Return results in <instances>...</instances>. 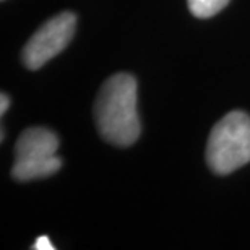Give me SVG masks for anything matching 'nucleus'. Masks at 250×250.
Returning <instances> with one entry per match:
<instances>
[{
    "label": "nucleus",
    "instance_id": "f257e3e1",
    "mask_svg": "<svg viewBox=\"0 0 250 250\" xmlns=\"http://www.w3.org/2000/svg\"><path fill=\"white\" fill-rule=\"evenodd\" d=\"M94 121L101 137L117 146H130L140 137L137 82L130 73H116L101 86L94 103Z\"/></svg>",
    "mask_w": 250,
    "mask_h": 250
},
{
    "label": "nucleus",
    "instance_id": "f03ea898",
    "mask_svg": "<svg viewBox=\"0 0 250 250\" xmlns=\"http://www.w3.org/2000/svg\"><path fill=\"white\" fill-rule=\"evenodd\" d=\"M207 161L219 176L250 163V117L246 112L232 111L214 125L207 145Z\"/></svg>",
    "mask_w": 250,
    "mask_h": 250
},
{
    "label": "nucleus",
    "instance_id": "7ed1b4c3",
    "mask_svg": "<svg viewBox=\"0 0 250 250\" xmlns=\"http://www.w3.org/2000/svg\"><path fill=\"white\" fill-rule=\"evenodd\" d=\"M57 149L59 138L49 128H26L15 145L12 177L15 181L26 182L56 174L62 166L61 158L56 154Z\"/></svg>",
    "mask_w": 250,
    "mask_h": 250
},
{
    "label": "nucleus",
    "instance_id": "20e7f679",
    "mask_svg": "<svg viewBox=\"0 0 250 250\" xmlns=\"http://www.w3.org/2000/svg\"><path fill=\"white\" fill-rule=\"evenodd\" d=\"M75 24H77V17L72 12L59 13L47 20L23 47V63L29 70H38L52 57L61 54L72 41Z\"/></svg>",
    "mask_w": 250,
    "mask_h": 250
},
{
    "label": "nucleus",
    "instance_id": "39448f33",
    "mask_svg": "<svg viewBox=\"0 0 250 250\" xmlns=\"http://www.w3.org/2000/svg\"><path fill=\"white\" fill-rule=\"evenodd\" d=\"M188 10L197 18H209L219 13L229 3V0H187Z\"/></svg>",
    "mask_w": 250,
    "mask_h": 250
},
{
    "label": "nucleus",
    "instance_id": "423d86ee",
    "mask_svg": "<svg viewBox=\"0 0 250 250\" xmlns=\"http://www.w3.org/2000/svg\"><path fill=\"white\" fill-rule=\"evenodd\" d=\"M33 249L34 250H52L54 246H52V242L49 241L47 236H41V237H38L36 242L33 244Z\"/></svg>",
    "mask_w": 250,
    "mask_h": 250
},
{
    "label": "nucleus",
    "instance_id": "0eeeda50",
    "mask_svg": "<svg viewBox=\"0 0 250 250\" xmlns=\"http://www.w3.org/2000/svg\"><path fill=\"white\" fill-rule=\"evenodd\" d=\"M8 106H10V99H8L7 94L2 93V98H0V114H2V116L7 112Z\"/></svg>",
    "mask_w": 250,
    "mask_h": 250
}]
</instances>
